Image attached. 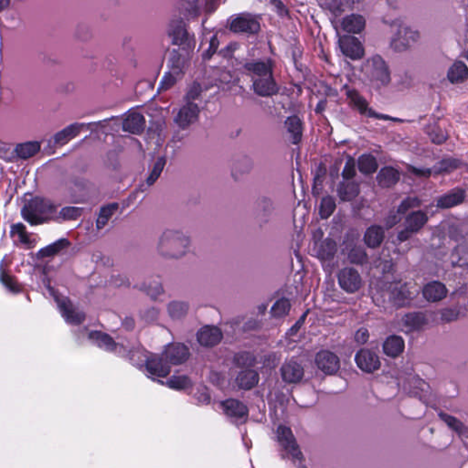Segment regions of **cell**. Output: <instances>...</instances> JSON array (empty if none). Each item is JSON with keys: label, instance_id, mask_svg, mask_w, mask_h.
<instances>
[{"label": "cell", "instance_id": "cell-31", "mask_svg": "<svg viewBox=\"0 0 468 468\" xmlns=\"http://www.w3.org/2000/svg\"><path fill=\"white\" fill-rule=\"evenodd\" d=\"M41 151V144L36 141L33 142H26L19 144L17 147V154L19 158L23 159L35 157Z\"/></svg>", "mask_w": 468, "mask_h": 468}, {"label": "cell", "instance_id": "cell-50", "mask_svg": "<svg viewBox=\"0 0 468 468\" xmlns=\"http://www.w3.org/2000/svg\"><path fill=\"white\" fill-rule=\"evenodd\" d=\"M246 68L250 71H253L255 75H260V76H264L268 74V67L267 65L263 62L248 64L246 66Z\"/></svg>", "mask_w": 468, "mask_h": 468}, {"label": "cell", "instance_id": "cell-17", "mask_svg": "<svg viewBox=\"0 0 468 468\" xmlns=\"http://www.w3.org/2000/svg\"><path fill=\"white\" fill-rule=\"evenodd\" d=\"M260 24L255 19L238 18L232 21L231 30L233 32H245L256 34L260 31Z\"/></svg>", "mask_w": 468, "mask_h": 468}, {"label": "cell", "instance_id": "cell-54", "mask_svg": "<svg viewBox=\"0 0 468 468\" xmlns=\"http://www.w3.org/2000/svg\"><path fill=\"white\" fill-rule=\"evenodd\" d=\"M326 173H327V170H326V167H325L324 164H320L318 170H317V174H316V176H315V186H314V191H315V190L319 188L321 184H322V182L324 181L325 176H326Z\"/></svg>", "mask_w": 468, "mask_h": 468}, {"label": "cell", "instance_id": "cell-45", "mask_svg": "<svg viewBox=\"0 0 468 468\" xmlns=\"http://www.w3.org/2000/svg\"><path fill=\"white\" fill-rule=\"evenodd\" d=\"M348 258L352 264H364L368 262V255H367L366 251L361 247L353 248L348 255Z\"/></svg>", "mask_w": 468, "mask_h": 468}, {"label": "cell", "instance_id": "cell-51", "mask_svg": "<svg viewBox=\"0 0 468 468\" xmlns=\"http://www.w3.org/2000/svg\"><path fill=\"white\" fill-rule=\"evenodd\" d=\"M356 176V168H355V161L352 158H349L346 167L344 168L343 177L347 181H351Z\"/></svg>", "mask_w": 468, "mask_h": 468}, {"label": "cell", "instance_id": "cell-48", "mask_svg": "<svg viewBox=\"0 0 468 468\" xmlns=\"http://www.w3.org/2000/svg\"><path fill=\"white\" fill-rule=\"evenodd\" d=\"M441 418L445 421V422L448 423L451 428H453L454 431H457L459 434H463L464 431V426L463 425V423L458 421L456 418L452 417L450 416L448 414H445V413H441Z\"/></svg>", "mask_w": 468, "mask_h": 468}, {"label": "cell", "instance_id": "cell-41", "mask_svg": "<svg viewBox=\"0 0 468 468\" xmlns=\"http://www.w3.org/2000/svg\"><path fill=\"white\" fill-rule=\"evenodd\" d=\"M69 244H70L69 241H66V240H60V241H57L55 243H52L51 245L46 247L45 249L41 250L40 255L42 257L53 256V255H57L58 253H60V250L65 249L66 247H68Z\"/></svg>", "mask_w": 468, "mask_h": 468}, {"label": "cell", "instance_id": "cell-8", "mask_svg": "<svg viewBox=\"0 0 468 468\" xmlns=\"http://www.w3.org/2000/svg\"><path fill=\"white\" fill-rule=\"evenodd\" d=\"M371 76L382 86H387L390 82L389 67L380 56H374L371 60Z\"/></svg>", "mask_w": 468, "mask_h": 468}, {"label": "cell", "instance_id": "cell-22", "mask_svg": "<svg viewBox=\"0 0 468 468\" xmlns=\"http://www.w3.org/2000/svg\"><path fill=\"white\" fill-rule=\"evenodd\" d=\"M169 36L172 42L176 45L184 44L189 39V33L186 28L185 24L181 20H176L172 22L169 28Z\"/></svg>", "mask_w": 468, "mask_h": 468}, {"label": "cell", "instance_id": "cell-23", "mask_svg": "<svg viewBox=\"0 0 468 468\" xmlns=\"http://www.w3.org/2000/svg\"><path fill=\"white\" fill-rule=\"evenodd\" d=\"M361 192L359 186L354 181H345L340 183L338 189V194L343 201H350L356 199Z\"/></svg>", "mask_w": 468, "mask_h": 468}, {"label": "cell", "instance_id": "cell-61", "mask_svg": "<svg viewBox=\"0 0 468 468\" xmlns=\"http://www.w3.org/2000/svg\"><path fill=\"white\" fill-rule=\"evenodd\" d=\"M398 222H400V218H398V219L396 218V216H395V217H394L393 216V217H391V218H389V222H388V224H387V228L392 227L393 225H395V224H397V223H398Z\"/></svg>", "mask_w": 468, "mask_h": 468}, {"label": "cell", "instance_id": "cell-52", "mask_svg": "<svg viewBox=\"0 0 468 468\" xmlns=\"http://www.w3.org/2000/svg\"><path fill=\"white\" fill-rule=\"evenodd\" d=\"M176 84V78L174 75L171 74H167L166 76L163 78L162 84L160 85V88L158 93H164L167 90L172 88Z\"/></svg>", "mask_w": 468, "mask_h": 468}, {"label": "cell", "instance_id": "cell-25", "mask_svg": "<svg viewBox=\"0 0 468 468\" xmlns=\"http://www.w3.org/2000/svg\"><path fill=\"white\" fill-rule=\"evenodd\" d=\"M236 382L240 389L248 390L255 388L259 383V375L255 371H242L237 377Z\"/></svg>", "mask_w": 468, "mask_h": 468}, {"label": "cell", "instance_id": "cell-28", "mask_svg": "<svg viewBox=\"0 0 468 468\" xmlns=\"http://www.w3.org/2000/svg\"><path fill=\"white\" fill-rule=\"evenodd\" d=\"M223 407L226 413L233 417H244L248 414V409L245 405L234 399L223 402Z\"/></svg>", "mask_w": 468, "mask_h": 468}, {"label": "cell", "instance_id": "cell-15", "mask_svg": "<svg viewBox=\"0 0 468 468\" xmlns=\"http://www.w3.org/2000/svg\"><path fill=\"white\" fill-rule=\"evenodd\" d=\"M400 172L394 167H387L380 170L377 176V182L381 188L389 189L396 185L400 181Z\"/></svg>", "mask_w": 468, "mask_h": 468}, {"label": "cell", "instance_id": "cell-34", "mask_svg": "<svg viewBox=\"0 0 468 468\" xmlns=\"http://www.w3.org/2000/svg\"><path fill=\"white\" fill-rule=\"evenodd\" d=\"M90 339L102 348H106L109 350L116 349V343L115 340L112 339L108 334L104 333V332H100V331L92 332V334L90 335Z\"/></svg>", "mask_w": 468, "mask_h": 468}, {"label": "cell", "instance_id": "cell-35", "mask_svg": "<svg viewBox=\"0 0 468 468\" xmlns=\"http://www.w3.org/2000/svg\"><path fill=\"white\" fill-rule=\"evenodd\" d=\"M404 323L412 329H420L427 324L426 315L422 313H410L404 317Z\"/></svg>", "mask_w": 468, "mask_h": 468}, {"label": "cell", "instance_id": "cell-36", "mask_svg": "<svg viewBox=\"0 0 468 468\" xmlns=\"http://www.w3.org/2000/svg\"><path fill=\"white\" fill-rule=\"evenodd\" d=\"M337 250H338L337 243L333 240L329 239V240H326L320 246L318 256L320 259L323 261H330L335 257Z\"/></svg>", "mask_w": 468, "mask_h": 468}, {"label": "cell", "instance_id": "cell-27", "mask_svg": "<svg viewBox=\"0 0 468 468\" xmlns=\"http://www.w3.org/2000/svg\"><path fill=\"white\" fill-rule=\"evenodd\" d=\"M285 127L294 144H298L303 135V125L297 116H291L285 122Z\"/></svg>", "mask_w": 468, "mask_h": 468}, {"label": "cell", "instance_id": "cell-53", "mask_svg": "<svg viewBox=\"0 0 468 468\" xmlns=\"http://www.w3.org/2000/svg\"><path fill=\"white\" fill-rule=\"evenodd\" d=\"M14 232H16L17 236L19 237V240L20 241L23 243V244H30V239L28 237V234L26 232V230L25 228L22 225H17L15 226Z\"/></svg>", "mask_w": 468, "mask_h": 468}, {"label": "cell", "instance_id": "cell-30", "mask_svg": "<svg viewBox=\"0 0 468 468\" xmlns=\"http://www.w3.org/2000/svg\"><path fill=\"white\" fill-rule=\"evenodd\" d=\"M427 222H428V217L426 214L422 211H415V212L410 214L406 218L407 226L405 229H407L408 231L413 233V232L420 231L426 224Z\"/></svg>", "mask_w": 468, "mask_h": 468}, {"label": "cell", "instance_id": "cell-24", "mask_svg": "<svg viewBox=\"0 0 468 468\" xmlns=\"http://www.w3.org/2000/svg\"><path fill=\"white\" fill-rule=\"evenodd\" d=\"M255 93L260 96H272L278 93V86L274 80L259 79L254 84Z\"/></svg>", "mask_w": 468, "mask_h": 468}, {"label": "cell", "instance_id": "cell-9", "mask_svg": "<svg viewBox=\"0 0 468 468\" xmlns=\"http://www.w3.org/2000/svg\"><path fill=\"white\" fill-rule=\"evenodd\" d=\"M189 348L184 344L173 343L167 347L165 351V358L168 363L181 365L190 358Z\"/></svg>", "mask_w": 468, "mask_h": 468}, {"label": "cell", "instance_id": "cell-7", "mask_svg": "<svg viewBox=\"0 0 468 468\" xmlns=\"http://www.w3.org/2000/svg\"><path fill=\"white\" fill-rule=\"evenodd\" d=\"M356 363L357 367L367 373H372L380 368V358L369 349H362L356 355Z\"/></svg>", "mask_w": 468, "mask_h": 468}, {"label": "cell", "instance_id": "cell-3", "mask_svg": "<svg viewBox=\"0 0 468 468\" xmlns=\"http://www.w3.org/2000/svg\"><path fill=\"white\" fill-rule=\"evenodd\" d=\"M339 46L345 55L351 60H361L365 55L362 42L353 36H343L339 40Z\"/></svg>", "mask_w": 468, "mask_h": 468}, {"label": "cell", "instance_id": "cell-37", "mask_svg": "<svg viewBox=\"0 0 468 468\" xmlns=\"http://www.w3.org/2000/svg\"><path fill=\"white\" fill-rule=\"evenodd\" d=\"M117 209H118L117 203L108 204L102 208L97 220V228L99 230L106 226L107 223H109V221L111 220L113 215L116 213Z\"/></svg>", "mask_w": 468, "mask_h": 468}, {"label": "cell", "instance_id": "cell-62", "mask_svg": "<svg viewBox=\"0 0 468 468\" xmlns=\"http://www.w3.org/2000/svg\"><path fill=\"white\" fill-rule=\"evenodd\" d=\"M9 4H10V1H5V0H2V2H1V8H2V10L6 9V5L9 6Z\"/></svg>", "mask_w": 468, "mask_h": 468}, {"label": "cell", "instance_id": "cell-32", "mask_svg": "<svg viewBox=\"0 0 468 468\" xmlns=\"http://www.w3.org/2000/svg\"><path fill=\"white\" fill-rule=\"evenodd\" d=\"M460 166H461V162L457 159L446 158L437 163L434 167L433 172L436 175H445V174H449L451 172L457 169Z\"/></svg>", "mask_w": 468, "mask_h": 468}, {"label": "cell", "instance_id": "cell-33", "mask_svg": "<svg viewBox=\"0 0 468 468\" xmlns=\"http://www.w3.org/2000/svg\"><path fill=\"white\" fill-rule=\"evenodd\" d=\"M359 171L365 175H371L377 171L378 169V162L376 158L371 155H363L358 158L357 162Z\"/></svg>", "mask_w": 468, "mask_h": 468}, {"label": "cell", "instance_id": "cell-29", "mask_svg": "<svg viewBox=\"0 0 468 468\" xmlns=\"http://www.w3.org/2000/svg\"><path fill=\"white\" fill-rule=\"evenodd\" d=\"M84 126L79 124H75L68 126L67 128L61 130L57 135H55L54 139L58 145H64L68 143L69 141L74 139L77 135H79L82 132Z\"/></svg>", "mask_w": 468, "mask_h": 468}, {"label": "cell", "instance_id": "cell-19", "mask_svg": "<svg viewBox=\"0 0 468 468\" xmlns=\"http://www.w3.org/2000/svg\"><path fill=\"white\" fill-rule=\"evenodd\" d=\"M405 344L404 339L399 336H390L386 339L383 345L384 353L390 357H397L401 356L404 351Z\"/></svg>", "mask_w": 468, "mask_h": 468}, {"label": "cell", "instance_id": "cell-56", "mask_svg": "<svg viewBox=\"0 0 468 468\" xmlns=\"http://www.w3.org/2000/svg\"><path fill=\"white\" fill-rule=\"evenodd\" d=\"M219 46V42L218 39L217 38H213L210 42V45H209V49L208 50V52H207V57L208 58H210L211 56H213L214 53L217 51Z\"/></svg>", "mask_w": 468, "mask_h": 468}, {"label": "cell", "instance_id": "cell-49", "mask_svg": "<svg viewBox=\"0 0 468 468\" xmlns=\"http://www.w3.org/2000/svg\"><path fill=\"white\" fill-rule=\"evenodd\" d=\"M421 204V200L417 198H408L403 201L399 207L398 212L400 214L406 213L409 209L418 207Z\"/></svg>", "mask_w": 468, "mask_h": 468}, {"label": "cell", "instance_id": "cell-26", "mask_svg": "<svg viewBox=\"0 0 468 468\" xmlns=\"http://www.w3.org/2000/svg\"><path fill=\"white\" fill-rule=\"evenodd\" d=\"M385 233L380 226H371L368 229L364 241L370 248H377L384 241Z\"/></svg>", "mask_w": 468, "mask_h": 468}, {"label": "cell", "instance_id": "cell-44", "mask_svg": "<svg viewBox=\"0 0 468 468\" xmlns=\"http://www.w3.org/2000/svg\"><path fill=\"white\" fill-rule=\"evenodd\" d=\"M167 384L172 389L182 390V389L190 388L191 386V380L186 376H177V377H173L168 380Z\"/></svg>", "mask_w": 468, "mask_h": 468}, {"label": "cell", "instance_id": "cell-11", "mask_svg": "<svg viewBox=\"0 0 468 468\" xmlns=\"http://www.w3.org/2000/svg\"><path fill=\"white\" fill-rule=\"evenodd\" d=\"M278 436L281 444L290 454L297 458L302 459L301 452L298 447L297 441L293 436L292 431H290L287 427H279Z\"/></svg>", "mask_w": 468, "mask_h": 468}, {"label": "cell", "instance_id": "cell-13", "mask_svg": "<svg viewBox=\"0 0 468 468\" xmlns=\"http://www.w3.org/2000/svg\"><path fill=\"white\" fill-rule=\"evenodd\" d=\"M423 297L430 303L442 301L447 296V289L444 283L431 282L423 288Z\"/></svg>", "mask_w": 468, "mask_h": 468}, {"label": "cell", "instance_id": "cell-59", "mask_svg": "<svg viewBox=\"0 0 468 468\" xmlns=\"http://www.w3.org/2000/svg\"><path fill=\"white\" fill-rule=\"evenodd\" d=\"M412 234H413V233L410 232V231H408L407 229H404L403 232H400V234H399V240L402 241H407L409 238L412 236Z\"/></svg>", "mask_w": 468, "mask_h": 468}, {"label": "cell", "instance_id": "cell-38", "mask_svg": "<svg viewBox=\"0 0 468 468\" xmlns=\"http://www.w3.org/2000/svg\"><path fill=\"white\" fill-rule=\"evenodd\" d=\"M189 310V305L184 302H171L168 306V313L170 317L174 320L184 318Z\"/></svg>", "mask_w": 468, "mask_h": 468}, {"label": "cell", "instance_id": "cell-58", "mask_svg": "<svg viewBox=\"0 0 468 468\" xmlns=\"http://www.w3.org/2000/svg\"><path fill=\"white\" fill-rule=\"evenodd\" d=\"M411 170L416 174L417 176H426V177H429L431 176V170H422V169H417V168H413V167H411Z\"/></svg>", "mask_w": 468, "mask_h": 468}, {"label": "cell", "instance_id": "cell-43", "mask_svg": "<svg viewBox=\"0 0 468 468\" xmlns=\"http://www.w3.org/2000/svg\"><path fill=\"white\" fill-rule=\"evenodd\" d=\"M336 209V203L330 196L326 197L321 202L320 206V216L322 219H328L333 214Z\"/></svg>", "mask_w": 468, "mask_h": 468}, {"label": "cell", "instance_id": "cell-1", "mask_svg": "<svg viewBox=\"0 0 468 468\" xmlns=\"http://www.w3.org/2000/svg\"><path fill=\"white\" fill-rule=\"evenodd\" d=\"M55 212V207L47 199H31L23 209V217L31 224H41L51 218Z\"/></svg>", "mask_w": 468, "mask_h": 468}, {"label": "cell", "instance_id": "cell-40", "mask_svg": "<svg viewBox=\"0 0 468 468\" xmlns=\"http://www.w3.org/2000/svg\"><path fill=\"white\" fill-rule=\"evenodd\" d=\"M255 357L249 352H240L234 357V364L241 369H248L250 367L255 366Z\"/></svg>", "mask_w": 468, "mask_h": 468}, {"label": "cell", "instance_id": "cell-4", "mask_svg": "<svg viewBox=\"0 0 468 468\" xmlns=\"http://www.w3.org/2000/svg\"><path fill=\"white\" fill-rule=\"evenodd\" d=\"M223 338L222 330L214 326H206L197 334L199 343L205 348H213L222 342Z\"/></svg>", "mask_w": 468, "mask_h": 468}, {"label": "cell", "instance_id": "cell-12", "mask_svg": "<svg viewBox=\"0 0 468 468\" xmlns=\"http://www.w3.org/2000/svg\"><path fill=\"white\" fill-rule=\"evenodd\" d=\"M147 121L143 115L138 113L131 114L124 122V130L133 135H142L146 130Z\"/></svg>", "mask_w": 468, "mask_h": 468}, {"label": "cell", "instance_id": "cell-47", "mask_svg": "<svg viewBox=\"0 0 468 468\" xmlns=\"http://www.w3.org/2000/svg\"><path fill=\"white\" fill-rule=\"evenodd\" d=\"M348 96L351 100V102L355 104V106L357 107L362 113H365L368 110V102L359 93L353 91L348 93Z\"/></svg>", "mask_w": 468, "mask_h": 468}, {"label": "cell", "instance_id": "cell-16", "mask_svg": "<svg viewBox=\"0 0 468 468\" xmlns=\"http://www.w3.org/2000/svg\"><path fill=\"white\" fill-rule=\"evenodd\" d=\"M282 377L288 383H297L304 377V370L297 362H288L282 368Z\"/></svg>", "mask_w": 468, "mask_h": 468}, {"label": "cell", "instance_id": "cell-20", "mask_svg": "<svg viewBox=\"0 0 468 468\" xmlns=\"http://www.w3.org/2000/svg\"><path fill=\"white\" fill-rule=\"evenodd\" d=\"M366 27V20L361 15L353 14L346 17L342 21V28L352 34L362 33Z\"/></svg>", "mask_w": 468, "mask_h": 468}, {"label": "cell", "instance_id": "cell-42", "mask_svg": "<svg viewBox=\"0 0 468 468\" xmlns=\"http://www.w3.org/2000/svg\"><path fill=\"white\" fill-rule=\"evenodd\" d=\"M166 164H167V159L165 158H160L156 162L153 169H152V171L150 173L149 178H148V183H149V186L154 185L158 178L160 177L164 168L166 167Z\"/></svg>", "mask_w": 468, "mask_h": 468}, {"label": "cell", "instance_id": "cell-60", "mask_svg": "<svg viewBox=\"0 0 468 468\" xmlns=\"http://www.w3.org/2000/svg\"><path fill=\"white\" fill-rule=\"evenodd\" d=\"M308 315V312H306V314H305V315H303V316H302L301 319L298 321L297 325L296 324V326L293 328L292 330H291V334L297 333V331H298V329L301 328L302 324H303V322H304L305 319H306V315Z\"/></svg>", "mask_w": 468, "mask_h": 468}, {"label": "cell", "instance_id": "cell-57", "mask_svg": "<svg viewBox=\"0 0 468 468\" xmlns=\"http://www.w3.org/2000/svg\"><path fill=\"white\" fill-rule=\"evenodd\" d=\"M199 93H200V86L198 84H195L190 89V93H188L189 100H193L195 98L198 97Z\"/></svg>", "mask_w": 468, "mask_h": 468}, {"label": "cell", "instance_id": "cell-55", "mask_svg": "<svg viewBox=\"0 0 468 468\" xmlns=\"http://www.w3.org/2000/svg\"><path fill=\"white\" fill-rule=\"evenodd\" d=\"M369 339H370V333L365 329H359L355 336V340L359 344L367 343Z\"/></svg>", "mask_w": 468, "mask_h": 468}, {"label": "cell", "instance_id": "cell-21", "mask_svg": "<svg viewBox=\"0 0 468 468\" xmlns=\"http://www.w3.org/2000/svg\"><path fill=\"white\" fill-rule=\"evenodd\" d=\"M465 199V192L463 190H455L449 194L443 196L437 202L440 209H450L462 204Z\"/></svg>", "mask_w": 468, "mask_h": 468}, {"label": "cell", "instance_id": "cell-18", "mask_svg": "<svg viewBox=\"0 0 468 468\" xmlns=\"http://www.w3.org/2000/svg\"><path fill=\"white\" fill-rule=\"evenodd\" d=\"M447 78L451 84H460L465 83L468 80V68L463 61H456L451 66Z\"/></svg>", "mask_w": 468, "mask_h": 468}, {"label": "cell", "instance_id": "cell-39", "mask_svg": "<svg viewBox=\"0 0 468 468\" xmlns=\"http://www.w3.org/2000/svg\"><path fill=\"white\" fill-rule=\"evenodd\" d=\"M290 309H291L290 302L288 301L287 299L283 298V299H280L274 304V306H273L272 311H271V314L275 318H282V317H284L285 315H288Z\"/></svg>", "mask_w": 468, "mask_h": 468}, {"label": "cell", "instance_id": "cell-2", "mask_svg": "<svg viewBox=\"0 0 468 468\" xmlns=\"http://www.w3.org/2000/svg\"><path fill=\"white\" fill-rule=\"evenodd\" d=\"M51 289V292L55 298L56 302L58 303V306L60 307L61 313L64 315L65 319L68 320V322L70 324L79 325L83 323L84 320V314L80 312L67 297L65 298L60 293L54 292L53 288Z\"/></svg>", "mask_w": 468, "mask_h": 468}, {"label": "cell", "instance_id": "cell-6", "mask_svg": "<svg viewBox=\"0 0 468 468\" xmlns=\"http://www.w3.org/2000/svg\"><path fill=\"white\" fill-rule=\"evenodd\" d=\"M315 363L321 371L333 375L339 371L340 362L337 355L329 351H321L315 357Z\"/></svg>", "mask_w": 468, "mask_h": 468}, {"label": "cell", "instance_id": "cell-46", "mask_svg": "<svg viewBox=\"0 0 468 468\" xmlns=\"http://www.w3.org/2000/svg\"><path fill=\"white\" fill-rule=\"evenodd\" d=\"M83 212H84V209L68 207V208H64L60 211V218L63 219L65 221H74V220L79 219Z\"/></svg>", "mask_w": 468, "mask_h": 468}, {"label": "cell", "instance_id": "cell-5", "mask_svg": "<svg viewBox=\"0 0 468 468\" xmlns=\"http://www.w3.org/2000/svg\"><path fill=\"white\" fill-rule=\"evenodd\" d=\"M339 281L340 286L348 293L357 292L362 285L361 275L356 270L352 268H345L340 271Z\"/></svg>", "mask_w": 468, "mask_h": 468}, {"label": "cell", "instance_id": "cell-14", "mask_svg": "<svg viewBox=\"0 0 468 468\" xmlns=\"http://www.w3.org/2000/svg\"><path fill=\"white\" fill-rule=\"evenodd\" d=\"M147 370L150 374L158 377V378H165L169 375L171 368L167 363L166 358L160 357H152L147 362Z\"/></svg>", "mask_w": 468, "mask_h": 468}, {"label": "cell", "instance_id": "cell-10", "mask_svg": "<svg viewBox=\"0 0 468 468\" xmlns=\"http://www.w3.org/2000/svg\"><path fill=\"white\" fill-rule=\"evenodd\" d=\"M199 116V107L193 102H190L181 109L176 116V122L181 129H188L196 123Z\"/></svg>", "mask_w": 468, "mask_h": 468}]
</instances>
